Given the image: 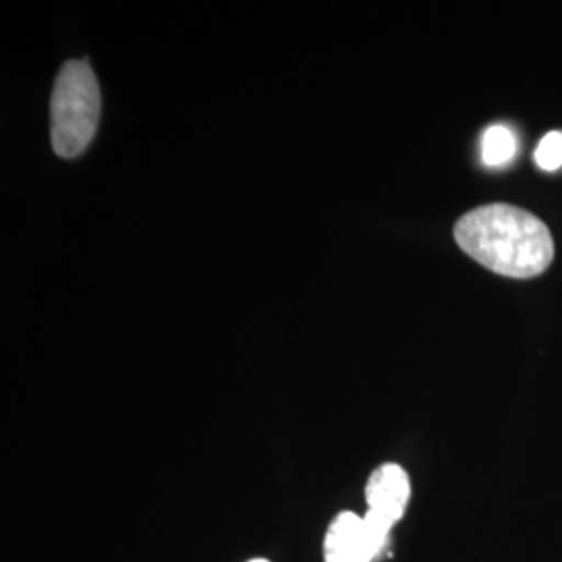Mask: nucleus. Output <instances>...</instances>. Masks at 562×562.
<instances>
[{"label": "nucleus", "instance_id": "obj_4", "mask_svg": "<svg viewBox=\"0 0 562 562\" xmlns=\"http://www.w3.org/2000/svg\"><path fill=\"white\" fill-rule=\"evenodd\" d=\"M380 557L378 546L371 540L362 517L341 510L329 522L323 540L325 562H373Z\"/></svg>", "mask_w": 562, "mask_h": 562}, {"label": "nucleus", "instance_id": "obj_2", "mask_svg": "<svg viewBox=\"0 0 562 562\" xmlns=\"http://www.w3.org/2000/svg\"><path fill=\"white\" fill-rule=\"evenodd\" d=\"M101 90L86 60H69L55 81L50 99V138L63 159L81 155L97 134Z\"/></svg>", "mask_w": 562, "mask_h": 562}, {"label": "nucleus", "instance_id": "obj_5", "mask_svg": "<svg viewBox=\"0 0 562 562\" xmlns=\"http://www.w3.org/2000/svg\"><path fill=\"white\" fill-rule=\"evenodd\" d=\"M517 138L506 125H490L482 136V161L487 167H504L515 159Z\"/></svg>", "mask_w": 562, "mask_h": 562}, {"label": "nucleus", "instance_id": "obj_6", "mask_svg": "<svg viewBox=\"0 0 562 562\" xmlns=\"http://www.w3.org/2000/svg\"><path fill=\"white\" fill-rule=\"evenodd\" d=\"M536 162L543 171H559L562 167V132H550L536 148Z\"/></svg>", "mask_w": 562, "mask_h": 562}, {"label": "nucleus", "instance_id": "obj_3", "mask_svg": "<svg viewBox=\"0 0 562 562\" xmlns=\"http://www.w3.org/2000/svg\"><path fill=\"white\" fill-rule=\"evenodd\" d=\"M367 513L362 515L373 527L382 531H392L401 521L406 504L411 501V480L401 464L385 462L375 469L364 490Z\"/></svg>", "mask_w": 562, "mask_h": 562}, {"label": "nucleus", "instance_id": "obj_7", "mask_svg": "<svg viewBox=\"0 0 562 562\" xmlns=\"http://www.w3.org/2000/svg\"><path fill=\"white\" fill-rule=\"evenodd\" d=\"M248 562H269L267 559H250Z\"/></svg>", "mask_w": 562, "mask_h": 562}, {"label": "nucleus", "instance_id": "obj_1", "mask_svg": "<svg viewBox=\"0 0 562 562\" xmlns=\"http://www.w3.org/2000/svg\"><path fill=\"white\" fill-rule=\"evenodd\" d=\"M454 238L471 259L504 278L542 276L554 259L548 225L513 204H485L469 211L454 225Z\"/></svg>", "mask_w": 562, "mask_h": 562}]
</instances>
